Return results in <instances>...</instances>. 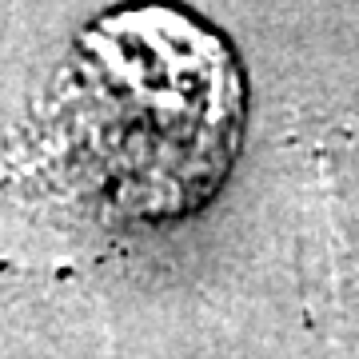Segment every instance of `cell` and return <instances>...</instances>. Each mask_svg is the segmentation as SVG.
<instances>
[{
    "label": "cell",
    "instance_id": "1",
    "mask_svg": "<svg viewBox=\"0 0 359 359\" xmlns=\"http://www.w3.org/2000/svg\"><path fill=\"white\" fill-rule=\"evenodd\" d=\"M84 180L128 219H180L228 180L248 80L228 36L176 0H128L80 28L60 84Z\"/></svg>",
    "mask_w": 359,
    "mask_h": 359
}]
</instances>
